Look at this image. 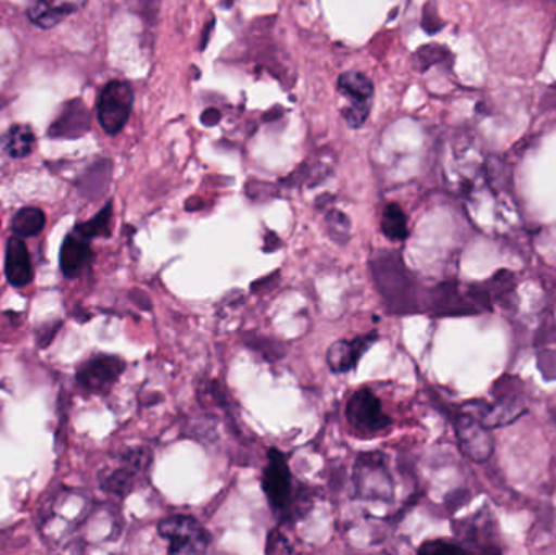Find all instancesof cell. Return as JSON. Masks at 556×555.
Wrapping results in <instances>:
<instances>
[{
  "label": "cell",
  "instance_id": "obj_14",
  "mask_svg": "<svg viewBox=\"0 0 556 555\" xmlns=\"http://www.w3.org/2000/svg\"><path fill=\"white\" fill-rule=\"evenodd\" d=\"M5 277L10 286H28L33 280V264L28 248L20 237H12L7 241L5 250Z\"/></svg>",
  "mask_w": 556,
  "mask_h": 555
},
{
  "label": "cell",
  "instance_id": "obj_27",
  "mask_svg": "<svg viewBox=\"0 0 556 555\" xmlns=\"http://www.w3.org/2000/svg\"><path fill=\"white\" fill-rule=\"evenodd\" d=\"M215 20H212L211 23H207V26H205L204 35H202L201 38V49H205V46H207L208 38H211L212 28H214Z\"/></svg>",
  "mask_w": 556,
  "mask_h": 555
},
{
  "label": "cell",
  "instance_id": "obj_20",
  "mask_svg": "<svg viewBox=\"0 0 556 555\" xmlns=\"http://www.w3.org/2000/svg\"><path fill=\"white\" fill-rule=\"evenodd\" d=\"M326 227L327 231H329V237L337 241V243L345 244L350 240L352 222L343 212L330 209L326 215Z\"/></svg>",
  "mask_w": 556,
  "mask_h": 555
},
{
  "label": "cell",
  "instance_id": "obj_1",
  "mask_svg": "<svg viewBox=\"0 0 556 555\" xmlns=\"http://www.w3.org/2000/svg\"><path fill=\"white\" fill-rule=\"evenodd\" d=\"M369 269L388 312L395 315L417 312L414 279L405 267L401 254L389 250L378 251L369 261Z\"/></svg>",
  "mask_w": 556,
  "mask_h": 555
},
{
  "label": "cell",
  "instance_id": "obj_12",
  "mask_svg": "<svg viewBox=\"0 0 556 555\" xmlns=\"http://www.w3.org/2000/svg\"><path fill=\"white\" fill-rule=\"evenodd\" d=\"M85 5L87 0H35L28 7V18L39 28L51 29Z\"/></svg>",
  "mask_w": 556,
  "mask_h": 555
},
{
  "label": "cell",
  "instance_id": "obj_13",
  "mask_svg": "<svg viewBox=\"0 0 556 555\" xmlns=\"http://www.w3.org/2000/svg\"><path fill=\"white\" fill-rule=\"evenodd\" d=\"M93 260V251L90 248V241L78 237L75 231L65 237L61 248V273L67 279H77L85 269H88Z\"/></svg>",
  "mask_w": 556,
  "mask_h": 555
},
{
  "label": "cell",
  "instance_id": "obj_17",
  "mask_svg": "<svg viewBox=\"0 0 556 555\" xmlns=\"http://www.w3.org/2000/svg\"><path fill=\"white\" fill-rule=\"evenodd\" d=\"M381 231L388 240L404 241L408 237L407 215L401 205L391 202L386 205L381 217Z\"/></svg>",
  "mask_w": 556,
  "mask_h": 555
},
{
  "label": "cell",
  "instance_id": "obj_25",
  "mask_svg": "<svg viewBox=\"0 0 556 555\" xmlns=\"http://www.w3.org/2000/svg\"><path fill=\"white\" fill-rule=\"evenodd\" d=\"M220 111L215 110V108H208V110H205L201 116L202 124L207 127L217 126V124L220 123Z\"/></svg>",
  "mask_w": 556,
  "mask_h": 555
},
{
  "label": "cell",
  "instance_id": "obj_21",
  "mask_svg": "<svg viewBox=\"0 0 556 555\" xmlns=\"http://www.w3.org/2000/svg\"><path fill=\"white\" fill-rule=\"evenodd\" d=\"M244 342H247L248 348L260 352V354H263V357H266L269 362H276L287 354V348H285L280 341H276V339L250 335L244 338Z\"/></svg>",
  "mask_w": 556,
  "mask_h": 555
},
{
  "label": "cell",
  "instance_id": "obj_18",
  "mask_svg": "<svg viewBox=\"0 0 556 555\" xmlns=\"http://www.w3.org/2000/svg\"><path fill=\"white\" fill-rule=\"evenodd\" d=\"M46 225V215L38 207H23L12 220V231L20 238L36 237Z\"/></svg>",
  "mask_w": 556,
  "mask_h": 555
},
{
  "label": "cell",
  "instance_id": "obj_11",
  "mask_svg": "<svg viewBox=\"0 0 556 555\" xmlns=\"http://www.w3.org/2000/svg\"><path fill=\"white\" fill-rule=\"evenodd\" d=\"M90 129V113L81 100H72L62 106L61 114L49 126V137L54 139H77Z\"/></svg>",
  "mask_w": 556,
  "mask_h": 555
},
{
  "label": "cell",
  "instance_id": "obj_3",
  "mask_svg": "<svg viewBox=\"0 0 556 555\" xmlns=\"http://www.w3.org/2000/svg\"><path fill=\"white\" fill-rule=\"evenodd\" d=\"M353 482L363 501L391 502L394 497V481L382 453H362L355 462Z\"/></svg>",
  "mask_w": 556,
  "mask_h": 555
},
{
  "label": "cell",
  "instance_id": "obj_24",
  "mask_svg": "<svg viewBox=\"0 0 556 555\" xmlns=\"http://www.w3.org/2000/svg\"><path fill=\"white\" fill-rule=\"evenodd\" d=\"M267 554H291L293 553V547L288 543L287 538L280 533V531H273L269 534V540H267Z\"/></svg>",
  "mask_w": 556,
  "mask_h": 555
},
{
  "label": "cell",
  "instance_id": "obj_10",
  "mask_svg": "<svg viewBox=\"0 0 556 555\" xmlns=\"http://www.w3.org/2000/svg\"><path fill=\"white\" fill-rule=\"evenodd\" d=\"M376 341L378 332H369L355 339H340L327 351V365L333 374H349Z\"/></svg>",
  "mask_w": 556,
  "mask_h": 555
},
{
  "label": "cell",
  "instance_id": "obj_22",
  "mask_svg": "<svg viewBox=\"0 0 556 555\" xmlns=\"http://www.w3.org/2000/svg\"><path fill=\"white\" fill-rule=\"evenodd\" d=\"M420 554H464L466 550L457 544L446 543V541H428L418 550Z\"/></svg>",
  "mask_w": 556,
  "mask_h": 555
},
{
  "label": "cell",
  "instance_id": "obj_26",
  "mask_svg": "<svg viewBox=\"0 0 556 555\" xmlns=\"http://www.w3.org/2000/svg\"><path fill=\"white\" fill-rule=\"evenodd\" d=\"M264 243H266L264 244V251H267V253H273V251L281 247L280 238L274 231H267L266 237H264Z\"/></svg>",
  "mask_w": 556,
  "mask_h": 555
},
{
  "label": "cell",
  "instance_id": "obj_9",
  "mask_svg": "<svg viewBox=\"0 0 556 555\" xmlns=\"http://www.w3.org/2000/svg\"><path fill=\"white\" fill-rule=\"evenodd\" d=\"M126 370V362L117 355L100 354L88 358L78 367L77 383L88 393L103 394L119 380Z\"/></svg>",
  "mask_w": 556,
  "mask_h": 555
},
{
  "label": "cell",
  "instance_id": "obj_19",
  "mask_svg": "<svg viewBox=\"0 0 556 555\" xmlns=\"http://www.w3.org/2000/svg\"><path fill=\"white\" fill-rule=\"evenodd\" d=\"M111 220H113V202H108L91 220L75 225L74 231L78 237L91 241L93 238L110 237Z\"/></svg>",
  "mask_w": 556,
  "mask_h": 555
},
{
  "label": "cell",
  "instance_id": "obj_4",
  "mask_svg": "<svg viewBox=\"0 0 556 555\" xmlns=\"http://www.w3.org/2000/svg\"><path fill=\"white\" fill-rule=\"evenodd\" d=\"M159 534L168 541V554H204L211 537L191 515H172L159 524Z\"/></svg>",
  "mask_w": 556,
  "mask_h": 555
},
{
  "label": "cell",
  "instance_id": "obj_23",
  "mask_svg": "<svg viewBox=\"0 0 556 555\" xmlns=\"http://www.w3.org/2000/svg\"><path fill=\"white\" fill-rule=\"evenodd\" d=\"M127 3L146 20H155L160 12V0H127Z\"/></svg>",
  "mask_w": 556,
  "mask_h": 555
},
{
  "label": "cell",
  "instance_id": "obj_15",
  "mask_svg": "<svg viewBox=\"0 0 556 555\" xmlns=\"http://www.w3.org/2000/svg\"><path fill=\"white\" fill-rule=\"evenodd\" d=\"M457 437H459L460 449L470 458L476 462H483L489 458L490 445L489 439H486L483 430L480 429L479 424L470 416H460L457 420Z\"/></svg>",
  "mask_w": 556,
  "mask_h": 555
},
{
  "label": "cell",
  "instance_id": "obj_16",
  "mask_svg": "<svg viewBox=\"0 0 556 555\" xmlns=\"http://www.w3.org/2000/svg\"><path fill=\"white\" fill-rule=\"evenodd\" d=\"M36 146V136L28 124H15L2 137V150L12 159H25L31 155Z\"/></svg>",
  "mask_w": 556,
  "mask_h": 555
},
{
  "label": "cell",
  "instance_id": "obj_6",
  "mask_svg": "<svg viewBox=\"0 0 556 555\" xmlns=\"http://www.w3.org/2000/svg\"><path fill=\"white\" fill-rule=\"evenodd\" d=\"M134 106V91L129 84L113 80L106 84L98 100V121L104 133L116 136L126 127Z\"/></svg>",
  "mask_w": 556,
  "mask_h": 555
},
{
  "label": "cell",
  "instance_id": "obj_5",
  "mask_svg": "<svg viewBox=\"0 0 556 555\" xmlns=\"http://www.w3.org/2000/svg\"><path fill=\"white\" fill-rule=\"evenodd\" d=\"M337 87L349 103V106L342 110L343 119L352 129H358L371 113L372 97H375L372 81L362 72L350 71L340 75Z\"/></svg>",
  "mask_w": 556,
  "mask_h": 555
},
{
  "label": "cell",
  "instance_id": "obj_2",
  "mask_svg": "<svg viewBox=\"0 0 556 555\" xmlns=\"http://www.w3.org/2000/svg\"><path fill=\"white\" fill-rule=\"evenodd\" d=\"M267 456L269 458L263 472V491L274 514L283 521L304 517L311 508V501L303 489L294 485L287 456L277 449H270Z\"/></svg>",
  "mask_w": 556,
  "mask_h": 555
},
{
  "label": "cell",
  "instance_id": "obj_8",
  "mask_svg": "<svg viewBox=\"0 0 556 555\" xmlns=\"http://www.w3.org/2000/svg\"><path fill=\"white\" fill-rule=\"evenodd\" d=\"M346 419L363 436H375L392 426L391 417L382 411L381 401L369 388L352 394L346 403Z\"/></svg>",
  "mask_w": 556,
  "mask_h": 555
},
{
  "label": "cell",
  "instance_id": "obj_7",
  "mask_svg": "<svg viewBox=\"0 0 556 555\" xmlns=\"http://www.w3.org/2000/svg\"><path fill=\"white\" fill-rule=\"evenodd\" d=\"M150 465H152V452L149 449L137 446V449L126 450L121 455L119 466L111 469L101 479V485H103L104 491L111 492V494L126 497L137 488L140 479L147 475Z\"/></svg>",
  "mask_w": 556,
  "mask_h": 555
}]
</instances>
